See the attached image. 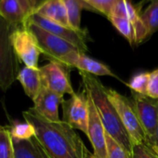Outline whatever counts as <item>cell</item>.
Wrapping results in <instances>:
<instances>
[{
    "instance_id": "1",
    "label": "cell",
    "mask_w": 158,
    "mask_h": 158,
    "mask_svg": "<svg viewBox=\"0 0 158 158\" xmlns=\"http://www.w3.org/2000/svg\"><path fill=\"white\" fill-rule=\"evenodd\" d=\"M23 116L35 127V138L49 158H86L89 150L84 141L63 120L50 122L33 108L24 111Z\"/></svg>"
},
{
    "instance_id": "2",
    "label": "cell",
    "mask_w": 158,
    "mask_h": 158,
    "mask_svg": "<svg viewBox=\"0 0 158 158\" xmlns=\"http://www.w3.org/2000/svg\"><path fill=\"white\" fill-rule=\"evenodd\" d=\"M80 75L84 90L93 101L106 133L116 140L132 157V141L122 124L116 110L106 95V88L102 84L97 76L84 72H80Z\"/></svg>"
},
{
    "instance_id": "3",
    "label": "cell",
    "mask_w": 158,
    "mask_h": 158,
    "mask_svg": "<svg viewBox=\"0 0 158 158\" xmlns=\"http://www.w3.org/2000/svg\"><path fill=\"white\" fill-rule=\"evenodd\" d=\"M27 26L35 35L41 53L50 61L60 63L65 68L70 69L77 55L83 53L72 43L52 35L35 24L28 23Z\"/></svg>"
},
{
    "instance_id": "4",
    "label": "cell",
    "mask_w": 158,
    "mask_h": 158,
    "mask_svg": "<svg viewBox=\"0 0 158 158\" xmlns=\"http://www.w3.org/2000/svg\"><path fill=\"white\" fill-rule=\"evenodd\" d=\"M13 28L0 17V89L7 91L17 80L19 62L10 35Z\"/></svg>"
},
{
    "instance_id": "5",
    "label": "cell",
    "mask_w": 158,
    "mask_h": 158,
    "mask_svg": "<svg viewBox=\"0 0 158 158\" xmlns=\"http://www.w3.org/2000/svg\"><path fill=\"white\" fill-rule=\"evenodd\" d=\"M105 92L109 101L116 110L127 132L128 133L132 144H147V137L139 121L132 102L113 89L106 88Z\"/></svg>"
},
{
    "instance_id": "6",
    "label": "cell",
    "mask_w": 158,
    "mask_h": 158,
    "mask_svg": "<svg viewBox=\"0 0 158 158\" xmlns=\"http://www.w3.org/2000/svg\"><path fill=\"white\" fill-rule=\"evenodd\" d=\"M11 44L18 60L30 68H39L38 60L41 50L37 39L28 26L13 29Z\"/></svg>"
},
{
    "instance_id": "7",
    "label": "cell",
    "mask_w": 158,
    "mask_h": 158,
    "mask_svg": "<svg viewBox=\"0 0 158 158\" xmlns=\"http://www.w3.org/2000/svg\"><path fill=\"white\" fill-rule=\"evenodd\" d=\"M63 121L73 128L78 129L87 135L89 121V101L85 90L74 92L67 101L61 103Z\"/></svg>"
},
{
    "instance_id": "8",
    "label": "cell",
    "mask_w": 158,
    "mask_h": 158,
    "mask_svg": "<svg viewBox=\"0 0 158 158\" xmlns=\"http://www.w3.org/2000/svg\"><path fill=\"white\" fill-rule=\"evenodd\" d=\"M28 23L35 24L42 28L43 30L72 43L73 45L77 47L83 53H86L88 51L87 42L89 41V36L87 30H74L73 28L66 27L56 23H53L51 21H48L35 13L30 17Z\"/></svg>"
},
{
    "instance_id": "9",
    "label": "cell",
    "mask_w": 158,
    "mask_h": 158,
    "mask_svg": "<svg viewBox=\"0 0 158 158\" xmlns=\"http://www.w3.org/2000/svg\"><path fill=\"white\" fill-rule=\"evenodd\" d=\"M132 92V103L147 137V145L152 142L158 125V100Z\"/></svg>"
},
{
    "instance_id": "10",
    "label": "cell",
    "mask_w": 158,
    "mask_h": 158,
    "mask_svg": "<svg viewBox=\"0 0 158 158\" xmlns=\"http://www.w3.org/2000/svg\"><path fill=\"white\" fill-rule=\"evenodd\" d=\"M39 69L44 87L61 97H64L65 94L73 95L74 93L67 73V68L60 63L49 61L48 64L39 67Z\"/></svg>"
},
{
    "instance_id": "11",
    "label": "cell",
    "mask_w": 158,
    "mask_h": 158,
    "mask_svg": "<svg viewBox=\"0 0 158 158\" xmlns=\"http://www.w3.org/2000/svg\"><path fill=\"white\" fill-rule=\"evenodd\" d=\"M87 95L89 101V121L87 136L92 145L93 153L98 158H107L106 131L93 101L88 93Z\"/></svg>"
},
{
    "instance_id": "12",
    "label": "cell",
    "mask_w": 158,
    "mask_h": 158,
    "mask_svg": "<svg viewBox=\"0 0 158 158\" xmlns=\"http://www.w3.org/2000/svg\"><path fill=\"white\" fill-rule=\"evenodd\" d=\"M32 15L26 0H0V17L13 29L26 27Z\"/></svg>"
},
{
    "instance_id": "13",
    "label": "cell",
    "mask_w": 158,
    "mask_h": 158,
    "mask_svg": "<svg viewBox=\"0 0 158 158\" xmlns=\"http://www.w3.org/2000/svg\"><path fill=\"white\" fill-rule=\"evenodd\" d=\"M63 101L64 97L60 96L43 86L33 101L34 107L32 108L41 117L50 122H58L60 120L59 116V106L61 105Z\"/></svg>"
},
{
    "instance_id": "14",
    "label": "cell",
    "mask_w": 158,
    "mask_h": 158,
    "mask_svg": "<svg viewBox=\"0 0 158 158\" xmlns=\"http://www.w3.org/2000/svg\"><path fill=\"white\" fill-rule=\"evenodd\" d=\"M141 5L135 6L129 0H118V2L114 7L110 15H118L127 18L137 29L138 44L142 43L144 40L148 39V33L144 23H142L141 14ZM109 15V16H110ZM108 16V17H109Z\"/></svg>"
},
{
    "instance_id": "15",
    "label": "cell",
    "mask_w": 158,
    "mask_h": 158,
    "mask_svg": "<svg viewBox=\"0 0 158 158\" xmlns=\"http://www.w3.org/2000/svg\"><path fill=\"white\" fill-rule=\"evenodd\" d=\"M72 68H76L79 72H84L94 76H111L119 79L109 66L87 56L86 53H80L77 55L72 64Z\"/></svg>"
},
{
    "instance_id": "16",
    "label": "cell",
    "mask_w": 158,
    "mask_h": 158,
    "mask_svg": "<svg viewBox=\"0 0 158 158\" xmlns=\"http://www.w3.org/2000/svg\"><path fill=\"white\" fill-rule=\"evenodd\" d=\"M17 80L23 86L25 94L34 101L43 87L42 77L39 68H30L24 66L20 70Z\"/></svg>"
},
{
    "instance_id": "17",
    "label": "cell",
    "mask_w": 158,
    "mask_h": 158,
    "mask_svg": "<svg viewBox=\"0 0 158 158\" xmlns=\"http://www.w3.org/2000/svg\"><path fill=\"white\" fill-rule=\"evenodd\" d=\"M35 13L53 23L72 28L63 0H48Z\"/></svg>"
},
{
    "instance_id": "18",
    "label": "cell",
    "mask_w": 158,
    "mask_h": 158,
    "mask_svg": "<svg viewBox=\"0 0 158 158\" xmlns=\"http://www.w3.org/2000/svg\"><path fill=\"white\" fill-rule=\"evenodd\" d=\"M13 144L14 158H49L35 137L23 140L13 139Z\"/></svg>"
},
{
    "instance_id": "19",
    "label": "cell",
    "mask_w": 158,
    "mask_h": 158,
    "mask_svg": "<svg viewBox=\"0 0 158 158\" xmlns=\"http://www.w3.org/2000/svg\"><path fill=\"white\" fill-rule=\"evenodd\" d=\"M107 19L111 22L114 27L129 42L131 46L138 45L137 29L127 18L118 15H110Z\"/></svg>"
},
{
    "instance_id": "20",
    "label": "cell",
    "mask_w": 158,
    "mask_h": 158,
    "mask_svg": "<svg viewBox=\"0 0 158 158\" xmlns=\"http://www.w3.org/2000/svg\"><path fill=\"white\" fill-rule=\"evenodd\" d=\"M149 2L147 8L141 11L140 17L144 23L148 37L158 31V0H147Z\"/></svg>"
},
{
    "instance_id": "21",
    "label": "cell",
    "mask_w": 158,
    "mask_h": 158,
    "mask_svg": "<svg viewBox=\"0 0 158 158\" xmlns=\"http://www.w3.org/2000/svg\"><path fill=\"white\" fill-rule=\"evenodd\" d=\"M65 5L70 26L74 30H82L81 27V10L85 9L81 0H63Z\"/></svg>"
},
{
    "instance_id": "22",
    "label": "cell",
    "mask_w": 158,
    "mask_h": 158,
    "mask_svg": "<svg viewBox=\"0 0 158 158\" xmlns=\"http://www.w3.org/2000/svg\"><path fill=\"white\" fill-rule=\"evenodd\" d=\"M10 135L13 139H30L35 136V127L28 122H18L13 121L11 125L8 127Z\"/></svg>"
},
{
    "instance_id": "23",
    "label": "cell",
    "mask_w": 158,
    "mask_h": 158,
    "mask_svg": "<svg viewBox=\"0 0 158 158\" xmlns=\"http://www.w3.org/2000/svg\"><path fill=\"white\" fill-rule=\"evenodd\" d=\"M0 158H14V144L8 127L0 126Z\"/></svg>"
},
{
    "instance_id": "24",
    "label": "cell",
    "mask_w": 158,
    "mask_h": 158,
    "mask_svg": "<svg viewBox=\"0 0 158 158\" xmlns=\"http://www.w3.org/2000/svg\"><path fill=\"white\" fill-rule=\"evenodd\" d=\"M149 79H150V73L148 72L139 73L135 74L130 79V81L127 83V86L131 89V91L142 96H147Z\"/></svg>"
},
{
    "instance_id": "25",
    "label": "cell",
    "mask_w": 158,
    "mask_h": 158,
    "mask_svg": "<svg viewBox=\"0 0 158 158\" xmlns=\"http://www.w3.org/2000/svg\"><path fill=\"white\" fill-rule=\"evenodd\" d=\"M117 2L118 0H89L87 9L97 11L108 18Z\"/></svg>"
},
{
    "instance_id": "26",
    "label": "cell",
    "mask_w": 158,
    "mask_h": 158,
    "mask_svg": "<svg viewBox=\"0 0 158 158\" xmlns=\"http://www.w3.org/2000/svg\"><path fill=\"white\" fill-rule=\"evenodd\" d=\"M107 158H132L131 155L111 136L106 133Z\"/></svg>"
},
{
    "instance_id": "27",
    "label": "cell",
    "mask_w": 158,
    "mask_h": 158,
    "mask_svg": "<svg viewBox=\"0 0 158 158\" xmlns=\"http://www.w3.org/2000/svg\"><path fill=\"white\" fill-rule=\"evenodd\" d=\"M132 158H158L154 151L145 143L133 145Z\"/></svg>"
},
{
    "instance_id": "28",
    "label": "cell",
    "mask_w": 158,
    "mask_h": 158,
    "mask_svg": "<svg viewBox=\"0 0 158 158\" xmlns=\"http://www.w3.org/2000/svg\"><path fill=\"white\" fill-rule=\"evenodd\" d=\"M147 97L153 100H158V69L150 73Z\"/></svg>"
},
{
    "instance_id": "29",
    "label": "cell",
    "mask_w": 158,
    "mask_h": 158,
    "mask_svg": "<svg viewBox=\"0 0 158 158\" xmlns=\"http://www.w3.org/2000/svg\"><path fill=\"white\" fill-rule=\"evenodd\" d=\"M26 1L29 4L30 8L32 10V12L34 14L44 3H46L48 1V0H26Z\"/></svg>"
},
{
    "instance_id": "30",
    "label": "cell",
    "mask_w": 158,
    "mask_h": 158,
    "mask_svg": "<svg viewBox=\"0 0 158 158\" xmlns=\"http://www.w3.org/2000/svg\"><path fill=\"white\" fill-rule=\"evenodd\" d=\"M150 146L151 148H155V147H158V125H157V127H156V130H155V134H154V137L152 140V142L150 143Z\"/></svg>"
},
{
    "instance_id": "31",
    "label": "cell",
    "mask_w": 158,
    "mask_h": 158,
    "mask_svg": "<svg viewBox=\"0 0 158 158\" xmlns=\"http://www.w3.org/2000/svg\"><path fill=\"white\" fill-rule=\"evenodd\" d=\"M86 158H98L93 152H90L89 151L88 152V153H87V156H86Z\"/></svg>"
},
{
    "instance_id": "32",
    "label": "cell",
    "mask_w": 158,
    "mask_h": 158,
    "mask_svg": "<svg viewBox=\"0 0 158 158\" xmlns=\"http://www.w3.org/2000/svg\"><path fill=\"white\" fill-rule=\"evenodd\" d=\"M81 1L84 3V5H85V9H87V5H88V3L89 2V0H81Z\"/></svg>"
},
{
    "instance_id": "33",
    "label": "cell",
    "mask_w": 158,
    "mask_h": 158,
    "mask_svg": "<svg viewBox=\"0 0 158 158\" xmlns=\"http://www.w3.org/2000/svg\"><path fill=\"white\" fill-rule=\"evenodd\" d=\"M153 151H154V152L156 153V155L158 156V147H155V148H152Z\"/></svg>"
},
{
    "instance_id": "34",
    "label": "cell",
    "mask_w": 158,
    "mask_h": 158,
    "mask_svg": "<svg viewBox=\"0 0 158 158\" xmlns=\"http://www.w3.org/2000/svg\"><path fill=\"white\" fill-rule=\"evenodd\" d=\"M146 1H147V0H146Z\"/></svg>"
}]
</instances>
